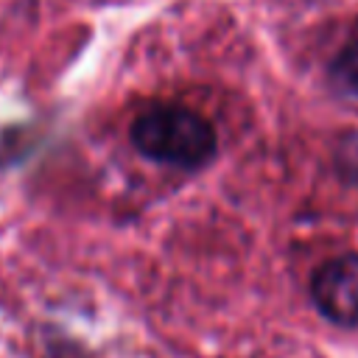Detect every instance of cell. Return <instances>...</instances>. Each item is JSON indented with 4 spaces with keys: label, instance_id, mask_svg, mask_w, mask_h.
<instances>
[{
    "label": "cell",
    "instance_id": "1",
    "mask_svg": "<svg viewBox=\"0 0 358 358\" xmlns=\"http://www.w3.org/2000/svg\"><path fill=\"white\" fill-rule=\"evenodd\" d=\"M131 145L151 162L196 171L215 154V129L196 109L157 103L143 109L131 123Z\"/></svg>",
    "mask_w": 358,
    "mask_h": 358
},
{
    "label": "cell",
    "instance_id": "2",
    "mask_svg": "<svg viewBox=\"0 0 358 358\" xmlns=\"http://www.w3.org/2000/svg\"><path fill=\"white\" fill-rule=\"evenodd\" d=\"M310 296L327 322L338 327H358V252L322 263L313 271Z\"/></svg>",
    "mask_w": 358,
    "mask_h": 358
},
{
    "label": "cell",
    "instance_id": "3",
    "mask_svg": "<svg viewBox=\"0 0 358 358\" xmlns=\"http://www.w3.org/2000/svg\"><path fill=\"white\" fill-rule=\"evenodd\" d=\"M327 84L336 98L350 106H358V42H350L336 53L327 67Z\"/></svg>",
    "mask_w": 358,
    "mask_h": 358
},
{
    "label": "cell",
    "instance_id": "4",
    "mask_svg": "<svg viewBox=\"0 0 358 358\" xmlns=\"http://www.w3.org/2000/svg\"><path fill=\"white\" fill-rule=\"evenodd\" d=\"M338 171L347 182H355L358 185V134H350L341 140V148H338Z\"/></svg>",
    "mask_w": 358,
    "mask_h": 358
}]
</instances>
